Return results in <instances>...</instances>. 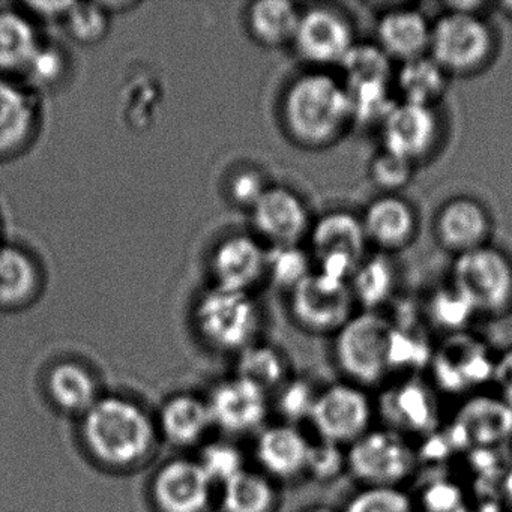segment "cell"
Here are the masks:
<instances>
[{
  "mask_svg": "<svg viewBox=\"0 0 512 512\" xmlns=\"http://www.w3.org/2000/svg\"><path fill=\"white\" fill-rule=\"evenodd\" d=\"M430 37L427 17L409 8L388 11L377 23V46L401 64L428 55Z\"/></svg>",
  "mask_w": 512,
  "mask_h": 512,
  "instance_id": "cell-22",
  "label": "cell"
},
{
  "mask_svg": "<svg viewBox=\"0 0 512 512\" xmlns=\"http://www.w3.org/2000/svg\"><path fill=\"white\" fill-rule=\"evenodd\" d=\"M197 463L202 466L215 487H221L242 470L247 469L241 449L226 440H215L203 446Z\"/></svg>",
  "mask_w": 512,
  "mask_h": 512,
  "instance_id": "cell-39",
  "label": "cell"
},
{
  "mask_svg": "<svg viewBox=\"0 0 512 512\" xmlns=\"http://www.w3.org/2000/svg\"><path fill=\"white\" fill-rule=\"evenodd\" d=\"M451 286L476 313L502 316L512 310V262L499 248L484 245L460 254L452 265Z\"/></svg>",
  "mask_w": 512,
  "mask_h": 512,
  "instance_id": "cell-7",
  "label": "cell"
},
{
  "mask_svg": "<svg viewBox=\"0 0 512 512\" xmlns=\"http://www.w3.org/2000/svg\"><path fill=\"white\" fill-rule=\"evenodd\" d=\"M347 470L346 448L320 440L311 443L307 476L319 482H331Z\"/></svg>",
  "mask_w": 512,
  "mask_h": 512,
  "instance_id": "cell-44",
  "label": "cell"
},
{
  "mask_svg": "<svg viewBox=\"0 0 512 512\" xmlns=\"http://www.w3.org/2000/svg\"><path fill=\"white\" fill-rule=\"evenodd\" d=\"M428 316L439 328L457 334L466 331V326L478 313L457 289L449 286L434 293L428 305Z\"/></svg>",
  "mask_w": 512,
  "mask_h": 512,
  "instance_id": "cell-37",
  "label": "cell"
},
{
  "mask_svg": "<svg viewBox=\"0 0 512 512\" xmlns=\"http://www.w3.org/2000/svg\"><path fill=\"white\" fill-rule=\"evenodd\" d=\"M344 86L349 95L352 124L362 125V127H371V125L380 127L398 103L392 92V86H394L392 83H344Z\"/></svg>",
  "mask_w": 512,
  "mask_h": 512,
  "instance_id": "cell-34",
  "label": "cell"
},
{
  "mask_svg": "<svg viewBox=\"0 0 512 512\" xmlns=\"http://www.w3.org/2000/svg\"><path fill=\"white\" fill-rule=\"evenodd\" d=\"M250 212L254 230L271 247L299 245L313 226L304 200L286 187L271 185Z\"/></svg>",
  "mask_w": 512,
  "mask_h": 512,
  "instance_id": "cell-17",
  "label": "cell"
},
{
  "mask_svg": "<svg viewBox=\"0 0 512 512\" xmlns=\"http://www.w3.org/2000/svg\"><path fill=\"white\" fill-rule=\"evenodd\" d=\"M413 167L415 164L383 151L371 161V181L383 193L395 194L409 184L413 176Z\"/></svg>",
  "mask_w": 512,
  "mask_h": 512,
  "instance_id": "cell-43",
  "label": "cell"
},
{
  "mask_svg": "<svg viewBox=\"0 0 512 512\" xmlns=\"http://www.w3.org/2000/svg\"><path fill=\"white\" fill-rule=\"evenodd\" d=\"M355 307L349 283L317 271L290 292L293 319L311 334H337L355 314Z\"/></svg>",
  "mask_w": 512,
  "mask_h": 512,
  "instance_id": "cell-11",
  "label": "cell"
},
{
  "mask_svg": "<svg viewBox=\"0 0 512 512\" xmlns=\"http://www.w3.org/2000/svg\"><path fill=\"white\" fill-rule=\"evenodd\" d=\"M80 428L89 454L107 469H136L157 446V424L145 407L122 395H101Z\"/></svg>",
  "mask_w": 512,
  "mask_h": 512,
  "instance_id": "cell-1",
  "label": "cell"
},
{
  "mask_svg": "<svg viewBox=\"0 0 512 512\" xmlns=\"http://www.w3.org/2000/svg\"><path fill=\"white\" fill-rule=\"evenodd\" d=\"M494 358L484 340L463 331L449 334L433 349L428 367L437 388L448 394H469L490 383Z\"/></svg>",
  "mask_w": 512,
  "mask_h": 512,
  "instance_id": "cell-10",
  "label": "cell"
},
{
  "mask_svg": "<svg viewBox=\"0 0 512 512\" xmlns=\"http://www.w3.org/2000/svg\"><path fill=\"white\" fill-rule=\"evenodd\" d=\"M490 385L506 406L512 409V347L500 352L494 358Z\"/></svg>",
  "mask_w": 512,
  "mask_h": 512,
  "instance_id": "cell-46",
  "label": "cell"
},
{
  "mask_svg": "<svg viewBox=\"0 0 512 512\" xmlns=\"http://www.w3.org/2000/svg\"><path fill=\"white\" fill-rule=\"evenodd\" d=\"M313 272L311 256L301 245H278L268 248L266 278L278 289L292 292Z\"/></svg>",
  "mask_w": 512,
  "mask_h": 512,
  "instance_id": "cell-36",
  "label": "cell"
},
{
  "mask_svg": "<svg viewBox=\"0 0 512 512\" xmlns=\"http://www.w3.org/2000/svg\"><path fill=\"white\" fill-rule=\"evenodd\" d=\"M385 427L403 436H428L439 425V404L427 383L406 376L388 386L379 403Z\"/></svg>",
  "mask_w": 512,
  "mask_h": 512,
  "instance_id": "cell-14",
  "label": "cell"
},
{
  "mask_svg": "<svg viewBox=\"0 0 512 512\" xmlns=\"http://www.w3.org/2000/svg\"><path fill=\"white\" fill-rule=\"evenodd\" d=\"M352 23L340 11L316 7L301 13L292 46L302 61L311 67H340L355 46Z\"/></svg>",
  "mask_w": 512,
  "mask_h": 512,
  "instance_id": "cell-12",
  "label": "cell"
},
{
  "mask_svg": "<svg viewBox=\"0 0 512 512\" xmlns=\"http://www.w3.org/2000/svg\"><path fill=\"white\" fill-rule=\"evenodd\" d=\"M269 187L271 185L266 182L262 172L256 169H245L235 173L230 179L229 196L236 206L251 211Z\"/></svg>",
  "mask_w": 512,
  "mask_h": 512,
  "instance_id": "cell-45",
  "label": "cell"
},
{
  "mask_svg": "<svg viewBox=\"0 0 512 512\" xmlns=\"http://www.w3.org/2000/svg\"><path fill=\"white\" fill-rule=\"evenodd\" d=\"M214 488L197 460L176 458L155 473L151 494L160 512H209Z\"/></svg>",
  "mask_w": 512,
  "mask_h": 512,
  "instance_id": "cell-16",
  "label": "cell"
},
{
  "mask_svg": "<svg viewBox=\"0 0 512 512\" xmlns=\"http://www.w3.org/2000/svg\"><path fill=\"white\" fill-rule=\"evenodd\" d=\"M212 425L230 436L254 433L265 428L269 413V395L233 376L217 383L206 397Z\"/></svg>",
  "mask_w": 512,
  "mask_h": 512,
  "instance_id": "cell-13",
  "label": "cell"
},
{
  "mask_svg": "<svg viewBox=\"0 0 512 512\" xmlns=\"http://www.w3.org/2000/svg\"><path fill=\"white\" fill-rule=\"evenodd\" d=\"M281 119L299 145L314 149L332 145L352 125L346 86L326 71L301 74L284 92Z\"/></svg>",
  "mask_w": 512,
  "mask_h": 512,
  "instance_id": "cell-2",
  "label": "cell"
},
{
  "mask_svg": "<svg viewBox=\"0 0 512 512\" xmlns=\"http://www.w3.org/2000/svg\"><path fill=\"white\" fill-rule=\"evenodd\" d=\"M332 353L346 382L383 385L392 376V320L377 311L353 314L334 335Z\"/></svg>",
  "mask_w": 512,
  "mask_h": 512,
  "instance_id": "cell-3",
  "label": "cell"
},
{
  "mask_svg": "<svg viewBox=\"0 0 512 512\" xmlns=\"http://www.w3.org/2000/svg\"><path fill=\"white\" fill-rule=\"evenodd\" d=\"M311 442L296 425H269L259 431L256 458L260 472L272 481H295L307 476Z\"/></svg>",
  "mask_w": 512,
  "mask_h": 512,
  "instance_id": "cell-19",
  "label": "cell"
},
{
  "mask_svg": "<svg viewBox=\"0 0 512 512\" xmlns=\"http://www.w3.org/2000/svg\"><path fill=\"white\" fill-rule=\"evenodd\" d=\"M67 74V59L58 47L43 43L29 62L23 76L32 88L50 89Z\"/></svg>",
  "mask_w": 512,
  "mask_h": 512,
  "instance_id": "cell-41",
  "label": "cell"
},
{
  "mask_svg": "<svg viewBox=\"0 0 512 512\" xmlns=\"http://www.w3.org/2000/svg\"><path fill=\"white\" fill-rule=\"evenodd\" d=\"M32 16L43 17L46 20H64L70 8L71 2H29L25 5Z\"/></svg>",
  "mask_w": 512,
  "mask_h": 512,
  "instance_id": "cell-47",
  "label": "cell"
},
{
  "mask_svg": "<svg viewBox=\"0 0 512 512\" xmlns=\"http://www.w3.org/2000/svg\"><path fill=\"white\" fill-rule=\"evenodd\" d=\"M301 13L286 0H262L251 5L247 13V26L257 43L265 47L292 44Z\"/></svg>",
  "mask_w": 512,
  "mask_h": 512,
  "instance_id": "cell-31",
  "label": "cell"
},
{
  "mask_svg": "<svg viewBox=\"0 0 512 512\" xmlns=\"http://www.w3.org/2000/svg\"><path fill=\"white\" fill-rule=\"evenodd\" d=\"M454 433L464 445L475 448L499 445L512 433V409L496 395H475L461 407L455 419Z\"/></svg>",
  "mask_w": 512,
  "mask_h": 512,
  "instance_id": "cell-23",
  "label": "cell"
},
{
  "mask_svg": "<svg viewBox=\"0 0 512 512\" xmlns=\"http://www.w3.org/2000/svg\"><path fill=\"white\" fill-rule=\"evenodd\" d=\"M280 503L277 485L260 470L244 469L221 485L223 512H275Z\"/></svg>",
  "mask_w": 512,
  "mask_h": 512,
  "instance_id": "cell-30",
  "label": "cell"
},
{
  "mask_svg": "<svg viewBox=\"0 0 512 512\" xmlns=\"http://www.w3.org/2000/svg\"><path fill=\"white\" fill-rule=\"evenodd\" d=\"M235 376L259 386L269 395L290 379L289 365L280 350L254 343L238 353Z\"/></svg>",
  "mask_w": 512,
  "mask_h": 512,
  "instance_id": "cell-33",
  "label": "cell"
},
{
  "mask_svg": "<svg viewBox=\"0 0 512 512\" xmlns=\"http://www.w3.org/2000/svg\"><path fill=\"white\" fill-rule=\"evenodd\" d=\"M347 472L364 488H401L418 466V452L409 437L371 428L346 448Z\"/></svg>",
  "mask_w": 512,
  "mask_h": 512,
  "instance_id": "cell-5",
  "label": "cell"
},
{
  "mask_svg": "<svg viewBox=\"0 0 512 512\" xmlns=\"http://www.w3.org/2000/svg\"><path fill=\"white\" fill-rule=\"evenodd\" d=\"M490 232L487 209L470 197L449 200L436 218V233L440 244L457 256L487 245Z\"/></svg>",
  "mask_w": 512,
  "mask_h": 512,
  "instance_id": "cell-20",
  "label": "cell"
},
{
  "mask_svg": "<svg viewBox=\"0 0 512 512\" xmlns=\"http://www.w3.org/2000/svg\"><path fill=\"white\" fill-rule=\"evenodd\" d=\"M361 220L368 244L385 251L406 247L418 229L415 209L397 194H383L371 202Z\"/></svg>",
  "mask_w": 512,
  "mask_h": 512,
  "instance_id": "cell-21",
  "label": "cell"
},
{
  "mask_svg": "<svg viewBox=\"0 0 512 512\" xmlns=\"http://www.w3.org/2000/svg\"><path fill=\"white\" fill-rule=\"evenodd\" d=\"M449 76L430 56L403 62L394 74L395 92L401 103L434 107L448 89Z\"/></svg>",
  "mask_w": 512,
  "mask_h": 512,
  "instance_id": "cell-28",
  "label": "cell"
},
{
  "mask_svg": "<svg viewBox=\"0 0 512 512\" xmlns=\"http://www.w3.org/2000/svg\"><path fill=\"white\" fill-rule=\"evenodd\" d=\"M349 287L356 305L364 311H376L394 292V263L386 254L365 257L353 272Z\"/></svg>",
  "mask_w": 512,
  "mask_h": 512,
  "instance_id": "cell-32",
  "label": "cell"
},
{
  "mask_svg": "<svg viewBox=\"0 0 512 512\" xmlns=\"http://www.w3.org/2000/svg\"><path fill=\"white\" fill-rule=\"evenodd\" d=\"M413 503L403 488H364L343 512H412Z\"/></svg>",
  "mask_w": 512,
  "mask_h": 512,
  "instance_id": "cell-42",
  "label": "cell"
},
{
  "mask_svg": "<svg viewBox=\"0 0 512 512\" xmlns=\"http://www.w3.org/2000/svg\"><path fill=\"white\" fill-rule=\"evenodd\" d=\"M340 67L344 83L394 82L392 61L377 44L356 43Z\"/></svg>",
  "mask_w": 512,
  "mask_h": 512,
  "instance_id": "cell-35",
  "label": "cell"
},
{
  "mask_svg": "<svg viewBox=\"0 0 512 512\" xmlns=\"http://www.w3.org/2000/svg\"><path fill=\"white\" fill-rule=\"evenodd\" d=\"M46 391L56 409L71 415H85L101 398L94 374L74 361L58 362L50 368Z\"/></svg>",
  "mask_w": 512,
  "mask_h": 512,
  "instance_id": "cell-26",
  "label": "cell"
},
{
  "mask_svg": "<svg viewBox=\"0 0 512 512\" xmlns=\"http://www.w3.org/2000/svg\"><path fill=\"white\" fill-rule=\"evenodd\" d=\"M440 121L434 107L398 101L380 125L383 151L416 164L436 148Z\"/></svg>",
  "mask_w": 512,
  "mask_h": 512,
  "instance_id": "cell-15",
  "label": "cell"
},
{
  "mask_svg": "<svg viewBox=\"0 0 512 512\" xmlns=\"http://www.w3.org/2000/svg\"><path fill=\"white\" fill-rule=\"evenodd\" d=\"M43 41L29 14L0 11V73H25Z\"/></svg>",
  "mask_w": 512,
  "mask_h": 512,
  "instance_id": "cell-29",
  "label": "cell"
},
{
  "mask_svg": "<svg viewBox=\"0 0 512 512\" xmlns=\"http://www.w3.org/2000/svg\"><path fill=\"white\" fill-rule=\"evenodd\" d=\"M376 404L367 389L353 383H332L317 394L308 421L320 440L349 448L373 428Z\"/></svg>",
  "mask_w": 512,
  "mask_h": 512,
  "instance_id": "cell-8",
  "label": "cell"
},
{
  "mask_svg": "<svg viewBox=\"0 0 512 512\" xmlns=\"http://www.w3.org/2000/svg\"><path fill=\"white\" fill-rule=\"evenodd\" d=\"M194 323L209 347L238 355L257 343L260 311L251 293L212 286L197 302Z\"/></svg>",
  "mask_w": 512,
  "mask_h": 512,
  "instance_id": "cell-4",
  "label": "cell"
},
{
  "mask_svg": "<svg viewBox=\"0 0 512 512\" xmlns=\"http://www.w3.org/2000/svg\"><path fill=\"white\" fill-rule=\"evenodd\" d=\"M311 253L317 272L349 283L359 263L365 259L368 241L361 218L347 211H331L311 226Z\"/></svg>",
  "mask_w": 512,
  "mask_h": 512,
  "instance_id": "cell-9",
  "label": "cell"
},
{
  "mask_svg": "<svg viewBox=\"0 0 512 512\" xmlns=\"http://www.w3.org/2000/svg\"><path fill=\"white\" fill-rule=\"evenodd\" d=\"M502 8L506 13L511 14L512 16V2H505V4H502Z\"/></svg>",
  "mask_w": 512,
  "mask_h": 512,
  "instance_id": "cell-49",
  "label": "cell"
},
{
  "mask_svg": "<svg viewBox=\"0 0 512 512\" xmlns=\"http://www.w3.org/2000/svg\"><path fill=\"white\" fill-rule=\"evenodd\" d=\"M74 41L83 46L100 43L110 28V14L101 4H73L64 19Z\"/></svg>",
  "mask_w": 512,
  "mask_h": 512,
  "instance_id": "cell-38",
  "label": "cell"
},
{
  "mask_svg": "<svg viewBox=\"0 0 512 512\" xmlns=\"http://www.w3.org/2000/svg\"><path fill=\"white\" fill-rule=\"evenodd\" d=\"M37 98L25 86L0 77V157L28 145L38 124Z\"/></svg>",
  "mask_w": 512,
  "mask_h": 512,
  "instance_id": "cell-24",
  "label": "cell"
},
{
  "mask_svg": "<svg viewBox=\"0 0 512 512\" xmlns=\"http://www.w3.org/2000/svg\"><path fill=\"white\" fill-rule=\"evenodd\" d=\"M158 434L175 446H194L208 436L212 425L206 398L176 394L166 400L157 422Z\"/></svg>",
  "mask_w": 512,
  "mask_h": 512,
  "instance_id": "cell-25",
  "label": "cell"
},
{
  "mask_svg": "<svg viewBox=\"0 0 512 512\" xmlns=\"http://www.w3.org/2000/svg\"><path fill=\"white\" fill-rule=\"evenodd\" d=\"M268 248L254 236L233 235L223 239L211 254L214 286L236 292L251 290L266 278Z\"/></svg>",
  "mask_w": 512,
  "mask_h": 512,
  "instance_id": "cell-18",
  "label": "cell"
},
{
  "mask_svg": "<svg viewBox=\"0 0 512 512\" xmlns=\"http://www.w3.org/2000/svg\"><path fill=\"white\" fill-rule=\"evenodd\" d=\"M494 46L493 31L481 14L445 11L431 25L428 56L448 76H467L490 62Z\"/></svg>",
  "mask_w": 512,
  "mask_h": 512,
  "instance_id": "cell-6",
  "label": "cell"
},
{
  "mask_svg": "<svg viewBox=\"0 0 512 512\" xmlns=\"http://www.w3.org/2000/svg\"><path fill=\"white\" fill-rule=\"evenodd\" d=\"M275 394V409L280 413L283 422L296 425L310 419L319 391H316L307 380L290 377Z\"/></svg>",
  "mask_w": 512,
  "mask_h": 512,
  "instance_id": "cell-40",
  "label": "cell"
},
{
  "mask_svg": "<svg viewBox=\"0 0 512 512\" xmlns=\"http://www.w3.org/2000/svg\"><path fill=\"white\" fill-rule=\"evenodd\" d=\"M43 287L40 266L28 251L13 245L0 247V307L31 304Z\"/></svg>",
  "mask_w": 512,
  "mask_h": 512,
  "instance_id": "cell-27",
  "label": "cell"
},
{
  "mask_svg": "<svg viewBox=\"0 0 512 512\" xmlns=\"http://www.w3.org/2000/svg\"><path fill=\"white\" fill-rule=\"evenodd\" d=\"M304 512H338L335 509L329 508V506H314V508L307 509Z\"/></svg>",
  "mask_w": 512,
  "mask_h": 512,
  "instance_id": "cell-48",
  "label": "cell"
}]
</instances>
